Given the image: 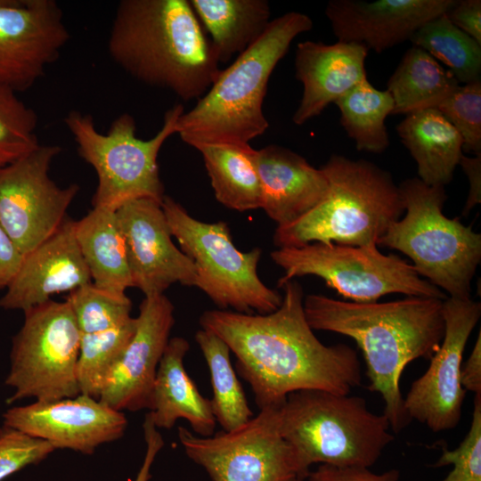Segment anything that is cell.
Segmentation results:
<instances>
[{
  "label": "cell",
  "mask_w": 481,
  "mask_h": 481,
  "mask_svg": "<svg viewBox=\"0 0 481 481\" xmlns=\"http://www.w3.org/2000/svg\"><path fill=\"white\" fill-rule=\"evenodd\" d=\"M165 294L145 296L136 330L108 377L99 400L117 411L148 409L157 370L175 324Z\"/></svg>",
  "instance_id": "cell-18"
},
{
  "label": "cell",
  "mask_w": 481,
  "mask_h": 481,
  "mask_svg": "<svg viewBox=\"0 0 481 481\" xmlns=\"http://www.w3.org/2000/svg\"><path fill=\"white\" fill-rule=\"evenodd\" d=\"M65 300L81 334L107 330L132 318V302L126 293L106 290L93 282L70 291Z\"/></svg>",
  "instance_id": "cell-33"
},
{
  "label": "cell",
  "mask_w": 481,
  "mask_h": 481,
  "mask_svg": "<svg viewBox=\"0 0 481 481\" xmlns=\"http://www.w3.org/2000/svg\"><path fill=\"white\" fill-rule=\"evenodd\" d=\"M436 110L461 136L462 150L481 154V80L460 86Z\"/></svg>",
  "instance_id": "cell-35"
},
{
  "label": "cell",
  "mask_w": 481,
  "mask_h": 481,
  "mask_svg": "<svg viewBox=\"0 0 481 481\" xmlns=\"http://www.w3.org/2000/svg\"><path fill=\"white\" fill-rule=\"evenodd\" d=\"M452 465L442 481H481V393L475 395L469 429L453 450L443 448L435 467Z\"/></svg>",
  "instance_id": "cell-36"
},
{
  "label": "cell",
  "mask_w": 481,
  "mask_h": 481,
  "mask_svg": "<svg viewBox=\"0 0 481 481\" xmlns=\"http://www.w3.org/2000/svg\"><path fill=\"white\" fill-rule=\"evenodd\" d=\"M335 104L341 126L358 151L382 153L389 146L385 120L394 110V101L387 89L379 90L365 79Z\"/></svg>",
  "instance_id": "cell-30"
},
{
  "label": "cell",
  "mask_w": 481,
  "mask_h": 481,
  "mask_svg": "<svg viewBox=\"0 0 481 481\" xmlns=\"http://www.w3.org/2000/svg\"><path fill=\"white\" fill-rule=\"evenodd\" d=\"M329 189L324 199L294 222L277 226V248L313 242L378 246L404 211L399 190L387 171L366 159L333 154L322 167Z\"/></svg>",
  "instance_id": "cell-5"
},
{
  "label": "cell",
  "mask_w": 481,
  "mask_h": 481,
  "mask_svg": "<svg viewBox=\"0 0 481 481\" xmlns=\"http://www.w3.org/2000/svg\"><path fill=\"white\" fill-rule=\"evenodd\" d=\"M197 150L202 155L218 202L239 212L261 208L257 150L248 143H210Z\"/></svg>",
  "instance_id": "cell-27"
},
{
  "label": "cell",
  "mask_w": 481,
  "mask_h": 481,
  "mask_svg": "<svg viewBox=\"0 0 481 481\" xmlns=\"http://www.w3.org/2000/svg\"><path fill=\"white\" fill-rule=\"evenodd\" d=\"M445 15L453 25L481 45L480 0H456Z\"/></svg>",
  "instance_id": "cell-39"
},
{
  "label": "cell",
  "mask_w": 481,
  "mask_h": 481,
  "mask_svg": "<svg viewBox=\"0 0 481 481\" xmlns=\"http://www.w3.org/2000/svg\"><path fill=\"white\" fill-rule=\"evenodd\" d=\"M37 116L11 88L0 86V169L37 148Z\"/></svg>",
  "instance_id": "cell-34"
},
{
  "label": "cell",
  "mask_w": 481,
  "mask_h": 481,
  "mask_svg": "<svg viewBox=\"0 0 481 481\" xmlns=\"http://www.w3.org/2000/svg\"><path fill=\"white\" fill-rule=\"evenodd\" d=\"M24 256L0 224V290L18 273Z\"/></svg>",
  "instance_id": "cell-40"
},
{
  "label": "cell",
  "mask_w": 481,
  "mask_h": 481,
  "mask_svg": "<svg viewBox=\"0 0 481 481\" xmlns=\"http://www.w3.org/2000/svg\"><path fill=\"white\" fill-rule=\"evenodd\" d=\"M23 313V324L12 338L5 385L13 394L7 403L77 396L81 332L69 304L50 299Z\"/></svg>",
  "instance_id": "cell-11"
},
{
  "label": "cell",
  "mask_w": 481,
  "mask_h": 481,
  "mask_svg": "<svg viewBox=\"0 0 481 481\" xmlns=\"http://www.w3.org/2000/svg\"><path fill=\"white\" fill-rule=\"evenodd\" d=\"M444 335L430 358L428 370L414 380L404 398L409 418L433 432L457 427L466 390L461 384L462 355L468 339L479 321L481 304L471 298L447 297L443 301Z\"/></svg>",
  "instance_id": "cell-14"
},
{
  "label": "cell",
  "mask_w": 481,
  "mask_h": 481,
  "mask_svg": "<svg viewBox=\"0 0 481 481\" xmlns=\"http://www.w3.org/2000/svg\"><path fill=\"white\" fill-rule=\"evenodd\" d=\"M281 436L302 467L370 468L394 440L383 414L363 397L306 389L289 394L277 407Z\"/></svg>",
  "instance_id": "cell-6"
},
{
  "label": "cell",
  "mask_w": 481,
  "mask_h": 481,
  "mask_svg": "<svg viewBox=\"0 0 481 481\" xmlns=\"http://www.w3.org/2000/svg\"><path fill=\"white\" fill-rule=\"evenodd\" d=\"M195 341L208 367L213 390L210 402L216 420L224 431L234 430L254 413L232 365L230 348L216 334L202 328L197 330Z\"/></svg>",
  "instance_id": "cell-29"
},
{
  "label": "cell",
  "mask_w": 481,
  "mask_h": 481,
  "mask_svg": "<svg viewBox=\"0 0 481 481\" xmlns=\"http://www.w3.org/2000/svg\"><path fill=\"white\" fill-rule=\"evenodd\" d=\"M69 40L54 0H0V86L16 93L28 90Z\"/></svg>",
  "instance_id": "cell-15"
},
{
  "label": "cell",
  "mask_w": 481,
  "mask_h": 481,
  "mask_svg": "<svg viewBox=\"0 0 481 481\" xmlns=\"http://www.w3.org/2000/svg\"><path fill=\"white\" fill-rule=\"evenodd\" d=\"M460 86L449 69L423 49L412 45L387 84L394 101L392 114L436 109Z\"/></svg>",
  "instance_id": "cell-28"
},
{
  "label": "cell",
  "mask_w": 481,
  "mask_h": 481,
  "mask_svg": "<svg viewBox=\"0 0 481 481\" xmlns=\"http://www.w3.org/2000/svg\"><path fill=\"white\" fill-rule=\"evenodd\" d=\"M53 451L50 443L3 424L0 427V481L29 465L41 462Z\"/></svg>",
  "instance_id": "cell-37"
},
{
  "label": "cell",
  "mask_w": 481,
  "mask_h": 481,
  "mask_svg": "<svg viewBox=\"0 0 481 481\" xmlns=\"http://www.w3.org/2000/svg\"><path fill=\"white\" fill-rule=\"evenodd\" d=\"M54 144L34 151L0 169V224L23 256L50 236L67 218L79 186H58L50 177Z\"/></svg>",
  "instance_id": "cell-13"
},
{
  "label": "cell",
  "mask_w": 481,
  "mask_h": 481,
  "mask_svg": "<svg viewBox=\"0 0 481 481\" xmlns=\"http://www.w3.org/2000/svg\"><path fill=\"white\" fill-rule=\"evenodd\" d=\"M107 48L132 77L183 101L202 97L221 70L189 0L120 1Z\"/></svg>",
  "instance_id": "cell-3"
},
{
  "label": "cell",
  "mask_w": 481,
  "mask_h": 481,
  "mask_svg": "<svg viewBox=\"0 0 481 481\" xmlns=\"http://www.w3.org/2000/svg\"><path fill=\"white\" fill-rule=\"evenodd\" d=\"M177 435L188 458L213 481L306 480L310 472L281 436L277 407L260 410L232 431L200 436L179 427Z\"/></svg>",
  "instance_id": "cell-12"
},
{
  "label": "cell",
  "mask_w": 481,
  "mask_h": 481,
  "mask_svg": "<svg viewBox=\"0 0 481 481\" xmlns=\"http://www.w3.org/2000/svg\"><path fill=\"white\" fill-rule=\"evenodd\" d=\"M161 206L171 235L195 265V287L220 310L265 314L280 306L282 296L258 276L260 248L240 251L225 222L200 221L169 196L165 195Z\"/></svg>",
  "instance_id": "cell-9"
},
{
  "label": "cell",
  "mask_w": 481,
  "mask_h": 481,
  "mask_svg": "<svg viewBox=\"0 0 481 481\" xmlns=\"http://www.w3.org/2000/svg\"><path fill=\"white\" fill-rule=\"evenodd\" d=\"M189 349L184 338L169 339L157 370L148 414L157 428L170 429L183 419L194 434L210 436L216 420L210 400L200 394L185 370L183 360Z\"/></svg>",
  "instance_id": "cell-23"
},
{
  "label": "cell",
  "mask_w": 481,
  "mask_h": 481,
  "mask_svg": "<svg viewBox=\"0 0 481 481\" xmlns=\"http://www.w3.org/2000/svg\"><path fill=\"white\" fill-rule=\"evenodd\" d=\"M144 440L146 444V451L142 466L137 473L135 481H149L151 475V468L155 461L159 452L164 446V440L160 435L159 428L152 422L150 415L147 413L143 424Z\"/></svg>",
  "instance_id": "cell-41"
},
{
  "label": "cell",
  "mask_w": 481,
  "mask_h": 481,
  "mask_svg": "<svg viewBox=\"0 0 481 481\" xmlns=\"http://www.w3.org/2000/svg\"><path fill=\"white\" fill-rule=\"evenodd\" d=\"M404 218L394 222L378 245L396 249L413 262L420 276L449 298L469 299L471 281L481 260V234L443 213L444 186L414 177L400 185Z\"/></svg>",
  "instance_id": "cell-7"
},
{
  "label": "cell",
  "mask_w": 481,
  "mask_h": 481,
  "mask_svg": "<svg viewBox=\"0 0 481 481\" xmlns=\"http://www.w3.org/2000/svg\"><path fill=\"white\" fill-rule=\"evenodd\" d=\"M461 384L467 391L481 393V333L478 332L471 354L462 363L461 370Z\"/></svg>",
  "instance_id": "cell-43"
},
{
  "label": "cell",
  "mask_w": 481,
  "mask_h": 481,
  "mask_svg": "<svg viewBox=\"0 0 481 481\" xmlns=\"http://www.w3.org/2000/svg\"><path fill=\"white\" fill-rule=\"evenodd\" d=\"M219 63L253 45L271 22L266 0H189Z\"/></svg>",
  "instance_id": "cell-26"
},
{
  "label": "cell",
  "mask_w": 481,
  "mask_h": 481,
  "mask_svg": "<svg viewBox=\"0 0 481 481\" xmlns=\"http://www.w3.org/2000/svg\"><path fill=\"white\" fill-rule=\"evenodd\" d=\"M281 288V303L272 313L208 310L200 324L235 355L237 372L249 384L259 410L278 407L299 390L349 395L362 382L356 351L346 344H322L306 321L300 283L293 279Z\"/></svg>",
  "instance_id": "cell-1"
},
{
  "label": "cell",
  "mask_w": 481,
  "mask_h": 481,
  "mask_svg": "<svg viewBox=\"0 0 481 481\" xmlns=\"http://www.w3.org/2000/svg\"><path fill=\"white\" fill-rule=\"evenodd\" d=\"M183 112L182 104L167 110L161 128L147 140L136 136L135 118L128 113L117 117L106 134L96 129L91 115L77 110L68 113L64 122L78 155L97 175L93 207L117 210L139 199L162 203L165 194L158 156L167 138L176 134L177 120Z\"/></svg>",
  "instance_id": "cell-8"
},
{
  "label": "cell",
  "mask_w": 481,
  "mask_h": 481,
  "mask_svg": "<svg viewBox=\"0 0 481 481\" xmlns=\"http://www.w3.org/2000/svg\"><path fill=\"white\" fill-rule=\"evenodd\" d=\"M4 425L50 443L91 455L102 444L120 439L127 428L123 412L79 394L53 401H35L9 408Z\"/></svg>",
  "instance_id": "cell-16"
},
{
  "label": "cell",
  "mask_w": 481,
  "mask_h": 481,
  "mask_svg": "<svg viewBox=\"0 0 481 481\" xmlns=\"http://www.w3.org/2000/svg\"><path fill=\"white\" fill-rule=\"evenodd\" d=\"M368 52L365 45L355 42L299 43L295 69L297 79L303 85V94L292 117L293 122L303 125L367 79L365 59Z\"/></svg>",
  "instance_id": "cell-21"
},
{
  "label": "cell",
  "mask_w": 481,
  "mask_h": 481,
  "mask_svg": "<svg viewBox=\"0 0 481 481\" xmlns=\"http://www.w3.org/2000/svg\"><path fill=\"white\" fill-rule=\"evenodd\" d=\"M456 0H331L325 14L338 41L379 53L410 40L426 22L445 13Z\"/></svg>",
  "instance_id": "cell-19"
},
{
  "label": "cell",
  "mask_w": 481,
  "mask_h": 481,
  "mask_svg": "<svg viewBox=\"0 0 481 481\" xmlns=\"http://www.w3.org/2000/svg\"><path fill=\"white\" fill-rule=\"evenodd\" d=\"M161 204L139 199L116 210L126 242L132 284L144 296L164 294L175 283H196L195 265L174 244Z\"/></svg>",
  "instance_id": "cell-17"
},
{
  "label": "cell",
  "mask_w": 481,
  "mask_h": 481,
  "mask_svg": "<svg viewBox=\"0 0 481 481\" xmlns=\"http://www.w3.org/2000/svg\"><path fill=\"white\" fill-rule=\"evenodd\" d=\"M271 257L284 271L279 287L296 277L314 275L356 303L378 302L390 293L441 300L447 298L444 291L420 278L412 265L397 256L382 254L376 245L313 242L278 248Z\"/></svg>",
  "instance_id": "cell-10"
},
{
  "label": "cell",
  "mask_w": 481,
  "mask_h": 481,
  "mask_svg": "<svg viewBox=\"0 0 481 481\" xmlns=\"http://www.w3.org/2000/svg\"><path fill=\"white\" fill-rule=\"evenodd\" d=\"M459 165L467 175L469 183V192L462 214L467 215L481 201V154L474 157L462 155Z\"/></svg>",
  "instance_id": "cell-42"
},
{
  "label": "cell",
  "mask_w": 481,
  "mask_h": 481,
  "mask_svg": "<svg viewBox=\"0 0 481 481\" xmlns=\"http://www.w3.org/2000/svg\"><path fill=\"white\" fill-rule=\"evenodd\" d=\"M261 186V208L277 226L290 224L325 197L329 183L321 168L301 155L280 145H267L256 152Z\"/></svg>",
  "instance_id": "cell-22"
},
{
  "label": "cell",
  "mask_w": 481,
  "mask_h": 481,
  "mask_svg": "<svg viewBox=\"0 0 481 481\" xmlns=\"http://www.w3.org/2000/svg\"><path fill=\"white\" fill-rule=\"evenodd\" d=\"M441 299L407 297L389 302L356 303L324 295L304 298L306 321L314 330L353 338L363 354L368 388L384 402L383 415L394 433L411 421L404 404L400 380L412 361L430 359L444 335Z\"/></svg>",
  "instance_id": "cell-2"
},
{
  "label": "cell",
  "mask_w": 481,
  "mask_h": 481,
  "mask_svg": "<svg viewBox=\"0 0 481 481\" xmlns=\"http://www.w3.org/2000/svg\"><path fill=\"white\" fill-rule=\"evenodd\" d=\"M396 132L417 163L419 179L428 185L442 186L452 181L463 155V142L438 110L406 115Z\"/></svg>",
  "instance_id": "cell-24"
},
{
  "label": "cell",
  "mask_w": 481,
  "mask_h": 481,
  "mask_svg": "<svg viewBox=\"0 0 481 481\" xmlns=\"http://www.w3.org/2000/svg\"><path fill=\"white\" fill-rule=\"evenodd\" d=\"M74 234L92 282L103 289L126 293L133 287L126 242L116 210L93 207L74 221Z\"/></svg>",
  "instance_id": "cell-25"
},
{
  "label": "cell",
  "mask_w": 481,
  "mask_h": 481,
  "mask_svg": "<svg viewBox=\"0 0 481 481\" xmlns=\"http://www.w3.org/2000/svg\"><path fill=\"white\" fill-rule=\"evenodd\" d=\"M312 19L289 12L271 20L264 34L240 53L195 106L178 118L176 134L197 149L204 144L248 143L269 126L263 103L267 84L294 38L312 29Z\"/></svg>",
  "instance_id": "cell-4"
},
{
  "label": "cell",
  "mask_w": 481,
  "mask_h": 481,
  "mask_svg": "<svg viewBox=\"0 0 481 481\" xmlns=\"http://www.w3.org/2000/svg\"><path fill=\"white\" fill-rule=\"evenodd\" d=\"M410 41L444 63L459 83L481 80V45L453 25L445 13L423 24Z\"/></svg>",
  "instance_id": "cell-31"
},
{
  "label": "cell",
  "mask_w": 481,
  "mask_h": 481,
  "mask_svg": "<svg viewBox=\"0 0 481 481\" xmlns=\"http://www.w3.org/2000/svg\"><path fill=\"white\" fill-rule=\"evenodd\" d=\"M137 327V318L90 334H81L77 362L80 394L99 399L105 382L123 355Z\"/></svg>",
  "instance_id": "cell-32"
},
{
  "label": "cell",
  "mask_w": 481,
  "mask_h": 481,
  "mask_svg": "<svg viewBox=\"0 0 481 481\" xmlns=\"http://www.w3.org/2000/svg\"><path fill=\"white\" fill-rule=\"evenodd\" d=\"M397 469H390L381 474L369 470V468H338L321 464L316 470L309 472L308 481H399Z\"/></svg>",
  "instance_id": "cell-38"
},
{
  "label": "cell",
  "mask_w": 481,
  "mask_h": 481,
  "mask_svg": "<svg viewBox=\"0 0 481 481\" xmlns=\"http://www.w3.org/2000/svg\"><path fill=\"white\" fill-rule=\"evenodd\" d=\"M296 481H305V479H298V480H296Z\"/></svg>",
  "instance_id": "cell-44"
},
{
  "label": "cell",
  "mask_w": 481,
  "mask_h": 481,
  "mask_svg": "<svg viewBox=\"0 0 481 481\" xmlns=\"http://www.w3.org/2000/svg\"><path fill=\"white\" fill-rule=\"evenodd\" d=\"M92 282L74 234V220L66 218L48 239L24 256L21 266L0 298L4 310L26 311Z\"/></svg>",
  "instance_id": "cell-20"
}]
</instances>
